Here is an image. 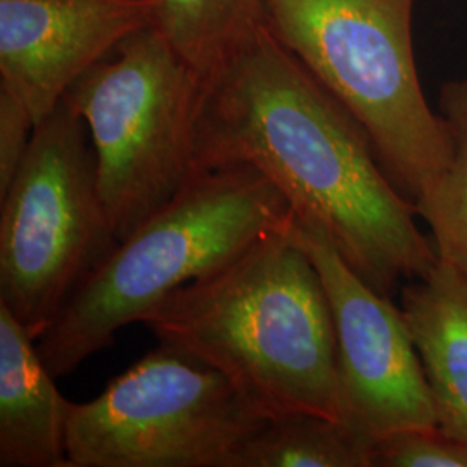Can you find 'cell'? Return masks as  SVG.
<instances>
[{"label":"cell","instance_id":"6da1fadb","mask_svg":"<svg viewBox=\"0 0 467 467\" xmlns=\"http://www.w3.org/2000/svg\"><path fill=\"white\" fill-rule=\"evenodd\" d=\"M223 165L262 171L384 296L438 262L364 129L260 16L202 77L196 171Z\"/></svg>","mask_w":467,"mask_h":467},{"label":"cell","instance_id":"7a4b0ae2","mask_svg":"<svg viewBox=\"0 0 467 467\" xmlns=\"http://www.w3.org/2000/svg\"><path fill=\"white\" fill-rule=\"evenodd\" d=\"M140 324L222 372L265 418L310 412L347 420L329 298L289 227L175 289Z\"/></svg>","mask_w":467,"mask_h":467},{"label":"cell","instance_id":"3957f363","mask_svg":"<svg viewBox=\"0 0 467 467\" xmlns=\"http://www.w3.org/2000/svg\"><path fill=\"white\" fill-rule=\"evenodd\" d=\"M291 220V204L256 168L198 170L73 293L36 341L40 357L54 378H65L175 289L287 229Z\"/></svg>","mask_w":467,"mask_h":467},{"label":"cell","instance_id":"277c9868","mask_svg":"<svg viewBox=\"0 0 467 467\" xmlns=\"http://www.w3.org/2000/svg\"><path fill=\"white\" fill-rule=\"evenodd\" d=\"M414 0H258V16L368 134L412 202L451 160L441 115L424 96L412 42Z\"/></svg>","mask_w":467,"mask_h":467},{"label":"cell","instance_id":"5b68a950","mask_svg":"<svg viewBox=\"0 0 467 467\" xmlns=\"http://www.w3.org/2000/svg\"><path fill=\"white\" fill-rule=\"evenodd\" d=\"M117 50L65 99L87 125L100 194L123 241L196 173L202 75L154 25Z\"/></svg>","mask_w":467,"mask_h":467},{"label":"cell","instance_id":"8992f818","mask_svg":"<svg viewBox=\"0 0 467 467\" xmlns=\"http://www.w3.org/2000/svg\"><path fill=\"white\" fill-rule=\"evenodd\" d=\"M87 132L61 100L0 198V303L36 341L119 243Z\"/></svg>","mask_w":467,"mask_h":467},{"label":"cell","instance_id":"52a82bcc","mask_svg":"<svg viewBox=\"0 0 467 467\" xmlns=\"http://www.w3.org/2000/svg\"><path fill=\"white\" fill-rule=\"evenodd\" d=\"M268 418L222 372L160 343L75 403L69 467H227L235 449Z\"/></svg>","mask_w":467,"mask_h":467},{"label":"cell","instance_id":"ba28073f","mask_svg":"<svg viewBox=\"0 0 467 467\" xmlns=\"http://www.w3.org/2000/svg\"><path fill=\"white\" fill-rule=\"evenodd\" d=\"M289 231L317 267L329 298L345 419L374 440L438 426L431 389L401 308L345 262L318 223L293 215Z\"/></svg>","mask_w":467,"mask_h":467},{"label":"cell","instance_id":"9c48e42d","mask_svg":"<svg viewBox=\"0 0 467 467\" xmlns=\"http://www.w3.org/2000/svg\"><path fill=\"white\" fill-rule=\"evenodd\" d=\"M156 21V0H0V84L35 127L111 50Z\"/></svg>","mask_w":467,"mask_h":467},{"label":"cell","instance_id":"30bf717a","mask_svg":"<svg viewBox=\"0 0 467 467\" xmlns=\"http://www.w3.org/2000/svg\"><path fill=\"white\" fill-rule=\"evenodd\" d=\"M36 339L0 303V467H69L73 410Z\"/></svg>","mask_w":467,"mask_h":467},{"label":"cell","instance_id":"8fae6325","mask_svg":"<svg viewBox=\"0 0 467 467\" xmlns=\"http://www.w3.org/2000/svg\"><path fill=\"white\" fill-rule=\"evenodd\" d=\"M401 312L431 389L438 426L467 441V277L438 256L401 285Z\"/></svg>","mask_w":467,"mask_h":467},{"label":"cell","instance_id":"7c38bea8","mask_svg":"<svg viewBox=\"0 0 467 467\" xmlns=\"http://www.w3.org/2000/svg\"><path fill=\"white\" fill-rule=\"evenodd\" d=\"M374 441L347 420L285 414L250 434L227 467H374Z\"/></svg>","mask_w":467,"mask_h":467},{"label":"cell","instance_id":"4fadbf2b","mask_svg":"<svg viewBox=\"0 0 467 467\" xmlns=\"http://www.w3.org/2000/svg\"><path fill=\"white\" fill-rule=\"evenodd\" d=\"M440 115L451 139V160L414 206L430 227L438 256L467 277V78L443 85Z\"/></svg>","mask_w":467,"mask_h":467},{"label":"cell","instance_id":"5bb4252c","mask_svg":"<svg viewBox=\"0 0 467 467\" xmlns=\"http://www.w3.org/2000/svg\"><path fill=\"white\" fill-rule=\"evenodd\" d=\"M256 16L258 0H156L154 26L204 77Z\"/></svg>","mask_w":467,"mask_h":467},{"label":"cell","instance_id":"9a60e30c","mask_svg":"<svg viewBox=\"0 0 467 467\" xmlns=\"http://www.w3.org/2000/svg\"><path fill=\"white\" fill-rule=\"evenodd\" d=\"M374 467H467V441L440 426L388 434L374 441Z\"/></svg>","mask_w":467,"mask_h":467},{"label":"cell","instance_id":"2e32d148","mask_svg":"<svg viewBox=\"0 0 467 467\" xmlns=\"http://www.w3.org/2000/svg\"><path fill=\"white\" fill-rule=\"evenodd\" d=\"M35 121L25 100L0 84V198L16 177L30 148Z\"/></svg>","mask_w":467,"mask_h":467}]
</instances>
